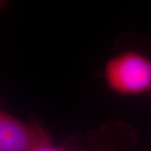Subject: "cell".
I'll list each match as a JSON object with an SVG mask.
<instances>
[{
	"mask_svg": "<svg viewBox=\"0 0 151 151\" xmlns=\"http://www.w3.org/2000/svg\"><path fill=\"white\" fill-rule=\"evenodd\" d=\"M122 42L98 76L115 94L151 99V50L136 45L134 41L129 45L126 37Z\"/></svg>",
	"mask_w": 151,
	"mask_h": 151,
	"instance_id": "obj_1",
	"label": "cell"
},
{
	"mask_svg": "<svg viewBox=\"0 0 151 151\" xmlns=\"http://www.w3.org/2000/svg\"><path fill=\"white\" fill-rule=\"evenodd\" d=\"M138 135L128 124L112 121L82 134L74 133L62 142L66 151H121L133 148Z\"/></svg>",
	"mask_w": 151,
	"mask_h": 151,
	"instance_id": "obj_2",
	"label": "cell"
},
{
	"mask_svg": "<svg viewBox=\"0 0 151 151\" xmlns=\"http://www.w3.org/2000/svg\"><path fill=\"white\" fill-rule=\"evenodd\" d=\"M51 138L37 120L24 121L0 111V151H32Z\"/></svg>",
	"mask_w": 151,
	"mask_h": 151,
	"instance_id": "obj_3",
	"label": "cell"
},
{
	"mask_svg": "<svg viewBox=\"0 0 151 151\" xmlns=\"http://www.w3.org/2000/svg\"><path fill=\"white\" fill-rule=\"evenodd\" d=\"M32 151H66L64 149V147L60 145H56L52 140V138L45 141L42 145H39L35 149H34Z\"/></svg>",
	"mask_w": 151,
	"mask_h": 151,
	"instance_id": "obj_4",
	"label": "cell"
}]
</instances>
